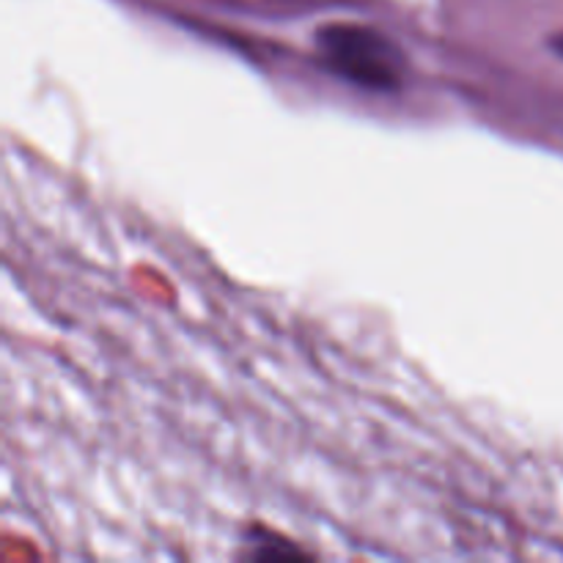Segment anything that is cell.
Wrapping results in <instances>:
<instances>
[{
  "instance_id": "obj_1",
  "label": "cell",
  "mask_w": 563,
  "mask_h": 563,
  "mask_svg": "<svg viewBox=\"0 0 563 563\" xmlns=\"http://www.w3.org/2000/svg\"><path fill=\"white\" fill-rule=\"evenodd\" d=\"M319 47L333 71L366 88H394L401 55L383 33L363 25H328L319 31Z\"/></svg>"
},
{
  "instance_id": "obj_2",
  "label": "cell",
  "mask_w": 563,
  "mask_h": 563,
  "mask_svg": "<svg viewBox=\"0 0 563 563\" xmlns=\"http://www.w3.org/2000/svg\"><path fill=\"white\" fill-rule=\"evenodd\" d=\"M555 47H559V49H561V53H563V38H561V42H559V44H555Z\"/></svg>"
}]
</instances>
